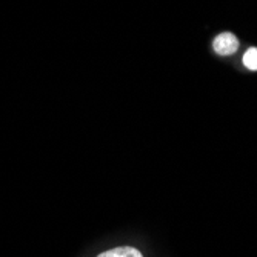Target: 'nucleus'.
<instances>
[{
  "label": "nucleus",
  "instance_id": "f257e3e1",
  "mask_svg": "<svg viewBox=\"0 0 257 257\" xmlns=\"http://www.w3.org/2000/svg\"><path fill=\"white\" fill-rule=\"evenodd\" d=\"M239 45H240L239 39L234 34L229 33V31H225V33H220L214 37L213 50L219 56H232L234 53H237Z\"/></svg>",
  "mask_w": 257,
  "mask_h": 257
},
{
  "label": "nucleus",
  "instance_id": "7ed1b4c3",
  "mask_svg": "<svg viewBox=\"0 0 257 257\" xmlns=\"http://www.w3.org/2000/svg\"><path fill=\"white\" fill-rule=\"evenodd\" d=\"M243 65L248 69H251V71H257V48L255 46H251L243 54Z\"/></svg>",
  "mask_w": 257,
  "mask_h": 257
},
{
  "label": "nucleus",
  "instance_id": "f03ea898",
  "mask_svg": "<svg viewBox=\"0 0 257 257\" xmlns=\"http://www.w3.org/2000/svg\"><path fill=\"white\" fill-rule=\"evenodd\" d=\"M97 257H144L142 252L133 246H119V248H112L108 249Z\"/></svg>",
  "mask_w": 257,
  "mask_h": 257
}]
</instances>
